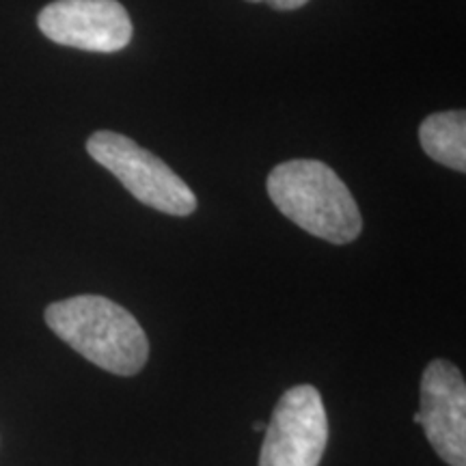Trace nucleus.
<instances>
[{
    "mask_svg": "<svg viewBox=\"0 0 466 466\" xmlns=\"http://www.w3.org/2000/svg\"><path fill=\"white\" fill-rule=\"evenodd\" d=\"M46 324L89 363L115 376H134L149 359L138 319L104 296H74L46 309Z\"/></svg>",
    "mask_w": 466,
    "mask_h": 466,
    "instance_id": "f257e3e1",
    "label": "nucleus"
},
{
    "mask_svg": "<svg viewBox=\"0 0 466 466\" xmlns=\"http://www.w3.org/2000/svg\"><path fill=\"white\" fill-rule=\"evenodd\" d=\"M419 143L439 165L466 171V115L464 110L434 113L419 126Z\"/></svg>",
    "mask_w": 466,
    "mask_h": 466,
    "instance_id": "0eeeda50",
    "label": "nucleus"
},
{
    "mask_svg": "<svg viewBox=\"0 0 466 466\" xmlns=\"http://www.w3.org/2000/svg\"><path fill=\"white\" fill-rule=\"evenodd\" d=\"M247 3H261V0H247Z\"/></svg>",
    "mask_w": 466,
    "mask_h": 466,
    "instance_id": "9b49d317",
    "label": "nucleus"
},
{
    "mask_svg": "<svg viewBox=\"0 0 466 466\" xmlns=\"http://www.w3.org/2000/svg\"><path fill=\"white\" fill-rule=\"evenodd\" d=\"M266 3L270 5L272 9H279V11H294V9L305 7L309 0H266Z\"/></svg>",
    "mask_w": 466,
    "mask_h": 466,
    "instance_id": "6e6552de",
    "label": "nucleus"
},
{
    "mask_svg": "<svg viewBox=\"0 0 466 466\" xmlns=\"http://www.w3.org/2000/svg\"><path fill=\"white\" fill-rule=\"evenodd\" d=\"M86 151L97 165L108 168L143 206L171 217H188L197 209V197L188 184L158 156L143 149L130 137L100 130L89 137Z\"/></svg>",
    "mask_w": 466,
    "mask_h": 466,
    "instance_id": "7ed1b4c3",
    "label": "nucleus"
},
{
    "mask_svg": "<svg viewBox=\"0 0 466 466\" xmlns=\"http://www.w3.org/2000/svg\"><path fill=\"white\" fill-rule=\"evenodd\" d=\"M412 421H415V423H419V425H421V415H419V412H417V415H415V417H412Z\"/></svg>",
    "mask_w": 466,
    "mask_h": 466,
    "instance_id": "9d476101",
    "label": "nucleus"
},
{
    "mask_svg": "<svg viewBox=\"0 0 466 466\" xmlns=\"http://www.w3.org/2000/svg\"><path fill=\"white\" fill-rule=\"evenodd\" d=\"M421 425L436 456L466 466V382L462 371L436 359L421 376Z\"/></svg>",
    "mask_w": 466,
    "mask_h": 466,
    "instance_id": "423d86ee",
    "label": "nucleus"
},
{
    "mask_svg": "<svg viewBox=\"0 0 466 466\" xmlns=\"http://www.w3.org/2000/svg\"><path fill=\"white\" fill-rule=\"evenodd\" d=\"M264 432L259 466H319L329 442V419L318 389L299 384L285 391Z\"/></svg>",
    "mask_w": 466,
    "mask_h": 466,
    "instance_id": "20e7f679",
    "label": "nucleus"
},
{
    "mask_svg": "<svg viewBox=\"0 0 466 466\" xmlns=\"http://www.w3.org/2000/svg\"><path fill=\"white\" fill-rule=\"evenodd\" d=\"M37 25L55 44L104 55L124 50L134 35L119 0H55L42 9Z\"/></svg>",
    "mask_w": 466,
    "mask_h": 466,
    "instance_id": "39448f33",
    "label": "nucleus"
},
{
    "mask_svg": "<svg viewBox=\"0 0 466 466\" xmlns=\"http://www.w3.org/2000/svg\"><path fill=\"white\" fill-rule=\"evenodd\" d=\"M255 430H258V432H264L266 423L264 421H258V423H255Z\"/></svg>",
    "mask_w": 466,
    "mask_h": 466,
    "instance_id": "1a4fd4ad",
    "label": "nucleus"
},
{
    "mask_svg": "<svg viewBox=\"0 0 466 466\" xmlns=\"http://www.w3.org/2000/svg\"><path fill=\"white\" fill-rule=\"evenodd\" d=\"M266 188L279 212L319 240L350 244L360 236L363 218L357 201L324 162H283L268 175Z\"/></svg>",
    "mask_w": 466,
    "mask_h": 466,
    "instance_id": "f03ea898",
    "label": "nucleus"
}]
</instances>
